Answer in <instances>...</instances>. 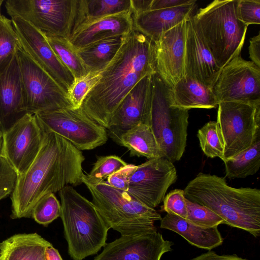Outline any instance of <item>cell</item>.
Masks as SVG:
<instances>
[{
	"instance_id": "cell-1",
	"label": "cell",
	"mask_w": 260,
	"mask_h": 260,
	"mask_svg": "<svg viewBox=\"0 0 260 260\" xmlns=\"http://www.w3.org/2000/svg\"><path fill=\"white\" fill-rule=\"evenodd\" d=\"M85 157L71 143L53 132H44L40 151L26 170L18 175L11 195L12 219L31 217L37 202L65 186H78L83 176Z\"/></svg>"
},
{
	"instance_id": "cell-2",
	"label": "cell",
	"mask_w": 260,
	"mask_h": 260,
	"mask_svg": "<svg viewBox=\"0 0 260 260\" xmlns=\"http://www.w3.org/2000/svg\"><path fill=\"white\" fill-rule=\"evenodd\" d=\"M156 72L153 42L135 28L127 34L98 82L85 95L81 109L108 129L120 102L143 78Z\"/></svg>"
},
{
	"instance_id": "cell-3",
	"label": "cell",
	"mask_w": 260,
	"mask_h": 260,
	"mask_svg": "<svg viewBox=\"0 0 260 260\" xmlns=\"http://www.w3.org/2000/svg\"><path fill=\"white\" fill-rule=\"evenodd\" d=\"M183 190L186 199L208 208L224 224L259 236V189L233 187L224 178L200 173Z\"/></svg>"
},
{
	"instance_id": "cell-4",
	"label": "cell",
	"mask_w": 260,
	"mask_h": 260,
	"mask_svg": "<svg viewBox=\"0 0 260 260\" xmlns=\"http://www.w3.org/2000/svg\"><path fill=\"white\" fill-rule=\"evenodd\" d=\"M64 233L73 260L96 253L106 244L109 226L93 203L67 185L59 191Z\"/></svg>"
},
{
	"instance_id": "cell-5",
	"label": "cell",
	"mask_w": 260,
	"mask_h": 260,
	"mask_svg": "<svg viewBox=\"0 0 260 260\" xmlns=\"http://www.w3.org/2000/svg\"><path fill=\"white\" fill-rule=\"evenodd\" d=\"M237 0H215L192 16L196 29L222 69L240 55L248 26L238 19Z\"/></svg>"
},
{
	"instance_id": "cell-6",
	"label": "cell",
	"mask_w": 260,
	"mask_h": 260,
	"mask_svg": "<svg viewBox=\"0 0 260 260\" xmlns=\"http://www.w3.org/2000/svg\"><path fill=\"white\" fill-rule=\"evenodd\" d=\"M151 77L148 125L164 157L173 163L181 159L186 146L188 110L174 104L172 88L157 72Z\"/></svg>"
},
{
	"instance_id": "cell-7",
	"label": "cell",
	"mask_w": 260,
	"mask_h": 260,
	"mask_svg": "<svg viewBox=\"0 0 260 260\" xmlns=\"http://www.w3.org/2000/svg\"><path fill=\"white\" fill-rule=\"evenodd\" d=\"M92 203L110 228L121 236L156 231L155 221L161 219L154 209L147 206L127 191L117 189L104 181L96 185H85Z\"/></svg>"
},
{
	"instance_id": "cell-8",
	"label": "cell",
	"mask_w": 260,
	"mask_h": 260,
	"mask_svg": "<svg viewBox=\"0 0 260 260\" xmlns=\"http://www.w3.org/2000/svg\"><path fill=\"white\" fill-rule=\"evenodd\" d=\"M78 0H6L8 14L28 22L46 38L69 41L74 29Z\"/></svg>"
},
{
	"instance_id": "cell-9",
	"label": "cell",
	"mask_w": 260,
	"mask_h": 260,
	"mask_svg": "<svg viewBox=\"0 0 260 260\" xmlns=\"http://www.w3.org/2000/svg\"><path fill=\"white\" fill-rule=\"evenodd\" d=\"M44 132H53L78 149L88 150L105 144L106 128L91 119L81 107L62 108L35 114Z\"/></svg>"
},
{
	"instance_id": "cell-10",
	"label": "cell",
	"mask_w": 260,
	"mask_h": 260,
	"mask_svg": "<svg viewBox=\"0 0 260 260\" xmlns=\"http://www.w3.org/2000/svg\"><path fill=\"white\" fill-rule=\"evenodd\" d=\"M218 107L216 122L223 144L224 161L249 148L260 134V105L222 102Z\"/></svg>"
},
{
	"instance_id": "cell-11",
	"label": "cell",
	"mask_w": 260,
	"mask_h": 260,
	"mask_svg": "<svg viewBox=\"0 0 260 260\" xmlns=\"http://www.w3.org/2000/svg\"><path fill=\"white\" fill-rule=\"evenodd\" d=\"M24 109L27 113L72 107L68 95L59 85L23 50L16 51Z\"/></svg>"
},
{
	"instance_id": "cell-12",
	"label": "cell",
	"mask_w": 260,
	"mask_h": 260,
	"mask_svg": "<svg viewBox=\"0 0 260 260\" xmlns=\"http://www.w3.org/2000/svg\"><path fill=\"white\" fill-rule=\"evenodd\" d=\"M212 90L219 103L239 102L260 105V68L239 55L222 68Z\"/></svg>"
},
{
	"instance_id": "cell-13",
	"label": "cell",
	"mask_w": 260,
	"mask_h": 260,
	"mask_svg": "<svg viewBox=\"0 0 260 260\" xmlns=\"http://www.w3.org/2000/svg\"><path fill=\"white\" fill-rule=\"evenodd\" d=\"M11 19L20 47L69 96L75 78L58 58L45 37L21 18Z\"/></svg>"
},
{
	"instance_id": "cell-14",
	"label": "cell",
	"mask_w": 260,
	"mask_h": 260,
	"mask_svg": "<svg viewBox=\"0 0 260 260\" xmlns=\"http://www.w3.org/2000/svg\"><path fill=\"white\" fill-rule=\"evenodd\" d=\"M44 132L35 114H26L3 134L0 155L18 175L24 173L41 148Z\"/></svg>"
},
{
	"instance_id": "cell-15",
	"label": "cell",
	"mask_w": 260,
	"mask_h": 260,
	"mask_svg": "<svg viewBox=\"0 0 260 260\" xmlns=\"http://www.w3.org/2000/svg\"><path fill=\"white\" fill-rule=\"evenodd\" d=\"M177 178L173 163L165 158L149 159L137 166L129 178L127 192L152 208L158 206Z\"/></svg>"
},
{
	"instance_id": "cell-16",
	"label": "cell",
	"mask_w": 260,
	"mask_h": 260,
	"mask_svg": "<svg viewBox=\"0 0 260 260\" xmlns=\"http://www.w3.org/2000/svg\"><path fill=\"white\" fill-rule=\"evenodd\" d=\"M152 75L146 76L128 92L117 107L107 129L108 136L119 144L121 136L134 127L148 125L152 98Z\"/></svg>"
},
{
	"instance_id": "cell-17",
	"label": "cell",
	"mask_w": 260,
	"mask_h": 260,
	"mask_svg": "<svg viewBox=\"0 0 260 260\" xmlns=\"http://www.w3.org/2000/svg\"><path fill=\"white\" fill-rule=\"evenodd\" d=\"M188 19L164 32L153 42L156 72L172 88L185 76V44Z\"/></svg>"
},
{
	"instance_id": "cell-18",
	"label": "cell",
	"mask_w": 260,
	"mask_h": 260,
	"mask_svg": "<svg viewBox=\"0 0 260 260\" xmlns=\"http://www.w3.org/2000/svg\"><path fill=\"white\" fill-rule=\"evenodd\" d=\"M173 244L157 231L123 235L106 244L94 260H160Z\"/></svg>"
},
{
	"instance_id": "cell-19",
	"label": "cell",
	"mask_w": 260,
	"mask_h": 260,
	"mask_svg": "<svg viewBox=\"0 0 260 260\" xmlns=\"http://www.w3.org/2000/svg\"><path fill=\"white\" fill-rule=\"evenodd\" d=\"M27 112L16 53L0 64V130L5 133Z\"/></svg>"
},
{
	"instance_id": "cell-20",
	"label": "cell",
	"mask_w": 260,
	"mask_h": 260,
	"mask_svg": "<svg viewBox=\"0 0 260 260\" xmlns=\"http://www.w3.org/2000/svg\"><path fill=\"white\" fill-rule=\"evenodd\" d=\"M184 68L185 76L211 89L222 70L196 29L191 18L187 21Z\"/></svg>"
},
{
	"instance_id": "cell-21",
	"label": "cell",
	"mask_w": 260,
	"mask_h": 260,
	"mask_svg": "<svg viewBox=\"0 0 260 260\" xmlns=\"http://www.w3.org/2000/svg\"><path fill=\"white\" fill-rule=\"evenodd\" d=\"M134 28L132 10L101 18L77 28L69 42L76 50L108 37L126 36Z\"/></svg>"
},
{
	"instance_id": "cell-22",
	"label": "cell",
	"mask_w": 260,
	"mask_h": 260,
	"mask_svg": "<svg viewBox=\"0 0 260 260\" xmlns=\"http://www.w3.org/2000/svg\"><path fill=\"white\" fill-rule=\"evenodd\" d=\"M196 7V1L174 8L151 10L133 14L134 28L154 42L164 32L192 17Z\"/></svg>"
},
{
	"instance_id": "cell-23",
	"label": "cell",
	"mask_w": 260,
	"mask_h": 260,
	"mask_svg": "<svg viewBox=\"0 0 260 260\" xmlns=\"http://www.w3.org/2000/svg\"><path fill=\"white\" fill-rule=\"evenodd\" d=\"M160 228L174 232L190 244L208 250L221 245L223 241L218 226L205 228L192 224L186 219L167 214L160 220Z\"/></svg>"
},
{
	"instance_id": "cell-24",
	"label": "cell",
	"mask_w": 260,
	"mask_h": 260,
	"mask_svg": "<svg viewBox=\"0 0 260 260\" xmlns=\"http://www.w3.org/2000/svg\"><path fill=\"white\" fill-rule=\"evenodd\" d=\"M48 243L36 233L13 235L0 243V260H45Z\"/></svg>"
},
{
	"instance_id": "cell-25",
	"label": "cell",
	"mask_w": 260,
	"mask_h": 260,
	"mask_svg": "<svg viewBox=\"0 0 260 260\" xmlns=\"http://www.w3.org/2000/svg\"><path fill=\"white\" fill-rule=\"evenodd\" d=\"M172 93L174 104L188 110L211 109L219 104L212 89L186 76L174 85Z\"/></svg>"
},
{
	"instance_id": "cell-26",
	"label": "cell",
	"mask_w": 260,
	"mask_h": 260,
	"mask_svg": "<svg viewBox=\"0 0 260 260\" xmlns=\"http://www.w3.org/2000/svg\"><path fill=\"white\" fill-rule=\"evenodd\" d=\"M126 36L106 38L76 50L88 72L103 71L116 55Z\"/></svg>"
},
{
	"instance_id": "cell-27",
	"label": "cell",
	"mask_w": 260,
	"mask_h": 260,
	"mask_svg": "<svg viewBox=\"0 0 260 260\" xmlns=\"http://www.w3.org/2000/svg\"><path fill=\"white\" fill-rule=\"evenodd\" d=\"M119 145L127 148L131 156H144L148 159L164 158L152 131L147 124L138 125L124 133Z\"/></svg>"
},
{
	"instance_id": "cell-28",
	"label": "cell",
	"mask_w": 260,
	"mask_h": 260,
	"mask_svg": "<svg viewBox=\"0 0 260 260\" xmlns=\"http://www.w3.org/2000/svg\"><path fill=\"white\" fill-rule=\"evenodd\" d=\"M130 10L131 0H78L73 32L84 23Z\"/></svg>"
},
{
	"instance_id": "cell-29",
	"label": "cell",
	"mask_w": 260,
	"mask_h": 260,
	"mask_svg": "<svg viewBox=\"0 0 260 260\" xmlns=\"http://www.w3.org/2000/svg\"><path fill=\"white\" fill-rule=\"evenodd\" d=\"M223 162L225 176L230 179L256 174L260 167V134L249 148Z\"/></svg>"
},
{
	"instance_id": "cell-30",
	"label": "cell",
	"mask_w": 260,
	"mask_h": 260,
	"mask_svg": "<svg viewBox=\"0 0 260 260\" xmlns=\"http://www.w3.org/2000/svg\"><path fill=\"white\" fill-rule=\"evenodd\" d=\"M46 38L59 60L73 74L75 78V82L89 74L77 50L68 40L60 37Z\"/></svg>"
},
{
	"instance_id": "cell-31",
	"label": "cell",
	"mask_w": 260,
	"mask_h": 260,
	"mask_svg": "<svg viewBox=\"0 0 260 260\" xmlns=\"http://www.w3.org/2000/svg\"><path fill=\"white\" fill-rule=\"evenodd\" d=\"M127 164L115 155L99 156L89 173L84 174L82 182L85 185H96Z\"/></svg>"
},
{
	"instance_id": "cell-32",
	"label": "cell",
	"mask_w": 260,
	"mask_h": 260,
	"mask_svg": "<svg viewBox=\"0 0 260 260\" xmlns=\"http://www.w3.org/2000/svg\"><path fill=\"white\" fill-rule=\"evenodd\" d=\"M197 137L201 149L207 157L222 160L224 147L216 121L206 123L199 129Z\"/></svg>"
},
{
	"instance_id": "cell-33",
	"label": "cell",
	"mask_w": 260,
	"mask_h": 260,
	"mask_svg": "<svg viewBox=\"0 0 260 260\" xmlns=\"http://www.w3.org/2000/svg\"><path fill=\"white\" fill-rule=\"evenodd\" d=\"M61 205L54 193L42 197L34 207L31 217L39 224L47 226L60 217Z\"/></svg>"
},
{
	"instance_id": "cell-34",
	"label": "cell",
	"mask_w": 260,
	"mask_h": 260,
	"mask_svg": "<svg viewBox=\"0 0 260 260\" xmlns=\"http://www.w3.org/2000/svg\"><path fill=\"white\" fill-rule=\"evenodd\" d=\"M186 202L187 209L186 219L192 224L205 228L224 224V220L208 208L186 199Z\"/></svg>"
},
{
	"instance_id": "cell-35",
	"label": "cell",
	"mask_w": 260,
	"mask_h": 260,
	"mask_svg": "<svg viewBox=\"0 0 260 260\" xmlns=\"http://www.w3.org/2000/svg\"><path fill=\"white\" fill-rule=\"evenodd\" d=\"M19 47L18 38L12 20L0 14V64L16 53Z\"/></svg>"
},
{
	"instance_id": "cell-36",
	"label": "cell",
	"mask_w": 260,
	"mask_h": 260,
	"mask_svg": "<svg viewBox=\"0 0 260 260\" xmlns=\"http://www.w3.org/2000/svg\"><path fill=\"white\" fill-rule=\"evenodd\" d=\"M102 72L89 73L84 78L75 82L69 96L74 108L81 107L86 94L99 80Z\"/></svg>"
},
{
	"instance_id": "cell-37",
	"label": "cell",
	"mask_w": 260,
	"mask_h": 260,
	"mask_svg": "<svg viewBox=\"0 0 260 260\" xmlns=\"http://www.w3.org/2000/svg\"><path fill=\"white\" fill-rule=\"evenodd\" d=\"M163 203L162 210L167 214L186 219L187 209L183 190L175 189L171 191L165 197Z\"/></svg>"
},
{
	"instance_id": "cell-38",
	"label": "cell",
	"mask_w": 260,
	"mask_h": 260,
	"mask_svg": "<svg viewBox=\"0 0 260 260\" xmlns=\"http://www.w3.org/2000/svg\"><path fill=\"white\" fill-rule=\"evenodd\" d=\"M237 18L244 24H260V1L237 0L236 7Z\"/></svg>"
},
{
	"instance_id": "cell-39",
	"label": "cell",
	"mask_w": 260,
	"mask_h": 260,
	"mask_svg": "<svg viewBox=\"0 0 260 260\" xmlns=\"http://www.w3.org/2000/svg\"><path fill=\"white\" fill-rule=\"evenodd\" d=\"M18 174L8 160L0 155V201L13 192Z\"/></svg>"
},
{
	"instance_id": "cell-40",
	"label": "cell",
	"mask_w": 260,
	"mask_h": 260,
	"mask_svg": "<svg viewBox=\"0 0 260 260\" xmlns=\"http://www.w3.org/2000/svg\"><path fill=\"white\" fill-rule=\"evenodd\" d=\"M136 167L137 166L135 165L127 164L108 177L106 182L115 188L127 191L129 178Z\"/></svg>"
},
{
	"instance_id": "cell-41",
	"label": "cell",
	"mask_w": 260,
	"mask_h": 260,
	"mask_svg": "<svg viewBox=\"0 0 260 260\" xmlns=\"http://www.w3.org/2000/svg\"><path fill=\"white\" fill-rule=\"evenodd\" d=\"M248 47L249 58L253 63L260 68V32L250 39Z\"/></svg>"
},
{
	"instance_id": "cell-42",
	"label": "cell",
	"mask_w": 260,
	"mask_h": 260,
	"mask_svg": "<svg viewBox=\"0 0 260 260\" xmlns=\"http://www.w3.org/2000/svg\"><path fill=\"white\" fill-rule=\"evenodd\" d=\"M194 1L196 0H152L150 10L174 8Z\"/></svg>"
},
{
	"instance_id": "cell-43",
	"label": "cell",
	"mask_w": 260,
	"mask_h": 260,
	"mask_svg": "<svg viewBox=\"0 0 260 260\" xmlns=\"http://www.w3.org/2000/svg\"><path fill=\"white\" fill-rule=\"evenodd\" d=\"M191 260H248L234 255H219L209 250L208 252L203 253Z\"/></svg>"
},
{
	"instance_id": "cell-44",
	"label": "cell",
	"mask_w": 260,
	"mask_h": 260,
	"mask_svg": "<svg viewBox=\"0 0 260 260\" xmlns=\"http://www.w3.org/2000/svg\"><path fill=\"white\" fill-rule=\"evenodd\" d=\"M152 0H131V10L133 14L139 13L150 10Z\"/></svg>"
},
{
	"instance_id": "cell-45",
	"label": "cell",
	"mask_w": 260,
	"mask_h": 260,
	"mask_svg": "<svg viewBox=\"0 0 260 260\" xmlns=\"http://www.w3.org/2000/svg\"><path fill=\"white\" fill-rule=\"evenodd\" d=\"M45 260H63L58 251L48 242L45 249Z\"/></svg>"
},
{
	"instance_id": "cell-46",
	"label": "cell",
	"mask_w": 260,
	"mask_h": 260,
	"mask_svg": "<svg viewBox=\"0 0 260 260\" xmlns=\"http://www.w3.org/2000/svg\"><path fill=\"white\" fill-rule=\"evenodd\" d=\"M2 142H3V133L0 130V152L2 148Z\"/></svg>"
},
{
	"instance_id": "cell-47",
	"label": "cell",
	"mask_w": 260,
	"mask_h": 260,
	"mask_svg": "<svg viewBox=\"0 0 260 260\" xmlns=\"http://www.w3.org/2000/svg\"><path fill=\"white\" fill-rule=\"evenodd\" d=\"M4 0H0V14H1V8L2 5L3 3L4 2Z\"/></svg>"
}]
</instances>
